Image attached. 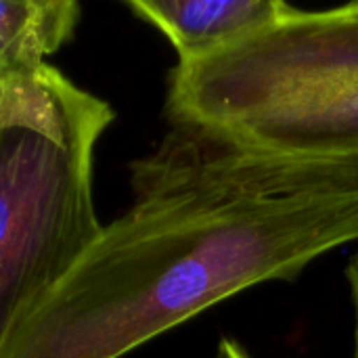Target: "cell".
I'll list each match as a JSON object with an SVG mask.
<instances>
[{"label": "cell", "mask_w": 358, "mask_h": 358, "mask_svg": "<svg viewBox=\"0 0 358 358\" xmlns=\"http://www.w3.org/2000/svg\"><path fill=\"white\" fill-rule=\"evenodd\" d=\"M113 117L52 65L0 78V350L103 231L92 162Z\"/></svg>", "instance_id": "obj_3"}, {"label": "cell", "mask_w": 358, "mask_h": 358, "mask_svg": "<svg viewBox=\"0 0 358 358\" xmlns=\"http://www.w3.org/2000/svg\"><path fill=\"white\" fill-rule=\"evenodd\" d=\"M80 15L76 0H0V78L48 65L71 40Z\"/></svg>", "instance_id": "obj_5"}, {"label": "cell", "mask_w": 358, "mask_h": 358, "mask_svg": "<svg viewBox=\"0 0 358 358\" xmlns=\"http://www.w3.org/2000/svg\"><path fill=\"white\" fill-rule=\"evenodd\" d=\"M214 358H252V355L245 350L243 344H239L237 340L233 338H222L218 342V348H216V357Z\"/></svg>", "instance_id": "obj_7"}, {"label": "cell", "mask_w": 358, "mask_h": 358, "mask_svg": "<svg viewBox=\"0 0 358 358\" xmlns=\"http://www.w3.org/2000/svg\"><path fill=\"white\" fill-rule=\"evenodd\" d=\"M134 201L10 334L0 358H122L358 241V193L243 195L132 166Z\"/></svg>", "instance_id": "obj_1"}, {"label": "cell", "mask_w": 358, "mask_h": 358, "mask_svg": "<svg viewBox=\"0 0 358 358\" xmlns=\"http://www.w3.org/2000/svg\"><path fill=\"white\" fill-rule=\"evenodd\" d=\"M126 6L159 29L178 61L212 55L275 21L283 0H128Z\"/></svg>", "instance_id": "obj_4"}, {"label": "cell", "mask_w": 358, "mask_h": 358, "mask_svg": "<svg viewBox=\"0 0 358 358\" xmlns=\"http://www.w3.org/2000/svg\"><path fill=\"white\" fill-rule=\"evenodd\" d=\"M170 132L145 162L243 195L358 193V2L304 10L168 76Z\"/></svg>", "instance_id": "obj_2"}, {"label": "cell", "mask_w": 358, "mask_h": 358, "mask_svg": "<svg viewBox=\"0 0 358 358\" xmlns=\"http://www.w3.org/2000/svg\"><path fill=\"white\" fill-rule=\"evenodd\" d=\"M346 283L350 289V300H352V310H355V355L352 358H358V250L346 264Z\"/></svg>", "instance_id": "obj_6"}]
</instances>
